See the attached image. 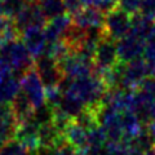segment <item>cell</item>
I'll return each mask as SVG.
<instances>
[{
    "instance_id": "1",
    "label": "cell",
    "mask_w": 155,
    "mask_h": 155,
    "mask_svg": "<svg viewBox=\"0 0 155 155\" xmlns=\"http://www.w3.org/2000/svg\"><path fill=\"white\" fill-rule=\"evenodd\" d=\"M60 89L64 92H72L85 104L89 110H96L102 102L104 97L107 92L105 81L98 74L93 72L92 75L79 78V79H69L64 78L60 84Z\"/></svg>"
},
{
    "instance_id": "2",
    "label": "cell",
    "mask_w": 155,
    "mask_h": 155,
    "mask_svg": "<svg viewBox=\"0 0 155 155\" xmlns=\"http://www.w3.org/2000/svg\"><path fill=\"white\" fill-rule=\"evenodd\" d=\"M0 56L11 67V70L22 79L27 71L34 69V57L28 53L22 40H12L0 45Z\"/></svg>"
},
{
    "instance_id": "3",
    "label": "cell",
    "mask_w": 155,
    "mask_h": 155,
    "mask_svg": "<svg viewBox=\"0 0 155 155\" xmlns=\"http://www.w3.org/2000/svg\"><path fill=\"white\" fill-rule=\"evenodd\" d=\"M34 69L40 78V80L43 81L45 89L60 87L65 78L60 62L48 56H41L36 58L34 61Z\"/></svg>"
},
{
    "instance_id": "4",
    "label": "cell",
    "mask_w": 155,
    "mask_h": 155,
    "mask_svg": "<svg viewBox=\"0 0 155 155\" xmlns=\"http://www.w3.org/2000/svg\"><path fill=\"white\" fill-rule=\"evenodd\" d=\"M130 21L132 16L122 9H115L105 16L104 35L113 41H119L130 32Z\"/></svg>"
},
{
    "instance_id": "5",
    "label": "cell",
    "mask_w": 155,
    "mask_h": 155,
    "mask_svg": "<svg viewBox=\"0 0 155 155\" xmlns=\"http://www.w3.org/2000/svg\"><path fill=\"white\" fill-rule=\"evenodd\" d=\"M93 64H94V72L98 75L105 71L114 69L119 64L116 41L110 40L107 38H104L96 48Z\"/></svg>"
},
{
    "instance_id": "6",
    "label": "cell",
    "mask_w": 155,
    "mask_h": 155,
    "mask_svg": "<svg viewBox=\"0 0 155 155\" xmlns=\"http://www.w3.org/2000/svg\"><path fill=\"white\" fill-rule=\"evenodd\" d=\"M21 91L35 109L45 104V87L35 69L27 71L21 79Z\"/></svg>"
},
{
    "instance_id": "7",
    "label": "cell",
    "mask_w": 155,
    "mask_h": 155,
    "mask_svg": "<svg viewBox=\"0 0 155 155\" xmlns=\"http://www.w3.org/2000/svg\"><path fill=\"white\" fill-rule=\"evenodd\" d=\"M13 21L19 34L31 30V28H44L48 23L44 14L39 8L38 2H30L27 7L19 13V16Z\"/></svg>"
},
{
    "instance_id": "8",
    "label": "cell",
    "mask_w": 155,
    "mask_h": 155,
    "mask_svg": "<svg viewBox=\"0 0 155 155\" xmlns=\"http://www.w3.org/2000/svg\"><path fill=\"white\" fill-rule=\"evenodd\" d=\"M116 48H118L119 62L128 64V62L143 57L145 49H146V41L128 34L125 38L116 41Z\"/></svg>"
},
{
    "instance_id": "9",
    "label": "cell",
    "mask_w": 155,
    "mask_h": 155,
    "mask_svg": "<svg viewBox=\"0 0 155 155\" xmlns=\"http://www.w3.org/2000/svg\"><path fill=\"white\" fill-rule=\"evenodd\" d=\"M39 129H40V127L32 119H30L27 122H23L17 125L14 138L21 142L30 151H35V150L40 147V143H39Z\"/></svg>"
},
{
    "instance_id": "10",
    "label": "cell",
    "mask_w": 155,
    "mask_h": 155,
    "mask_svg": "<svg viewBox=\"0 0 155 155\" xmlns=\"http://www.w3.org/2000/svg\"><path fill=\"white\" fill-rule=\"evenodd\" d=\"M21 40L28 53L34 57V60L44 54L47 48V38L44 34V28H31V30L22 32Z\"/></svg>"
},
{
    "instance_id": "11",
    "label": "cell",
    "mask_w": 155,
    "mask_h": 155,
    "mask_svg": "<svg viewBox=\"0 0 155 155\" xmlns=\"http://www.w3.org/2000/svg\"><path fill=\"white\" fill-rule=\"evenodd\" d=\"M104 22H105V14L92 7H85L72 17V23L76 27L81 28V30L104 28Z\"/></svg>"
},
{
    "instance_id": "12",
    "label": "cell",
    "mask_w": 155,
    "mask_h": 155,
    "mask_svg": "<svg viewBox=\"0 0 155 155\" xmlns=\"http://www.w3.org/2000/svg\"><path fill=\"white\" fill-rule=\"evenodd\" d=\"M72 26V17L69 14L54 18L49 21L44 27V34L47 38V43H56L60 40H64L67 31Z\"/></svg>"
},
{
    "instance_id": "13",
    "label": "cell",
    "mask_w": 155,
    "mask_h": 155,
    "mask_svg": "<svg viewBox=\"0 0 155 155\" xmlns=\"http://www.w3.org/2000/svg\"><path fill=\"white\" fill-rule=\"evenodd\" d=\"M88 109L85 106V104L81 101L76 94H74L72 92H64L62 93V100L61 104L58 106L57 110H60L62 114H65L67 118H70L71 120L76 119L81 113Z\"/></svg>"
},
{
    "instance_id": "14",
    "label": "cell",
    "mask_w": 155,
    "mask_h": 155,
    "mask_svg": "<svg viewBox=\"0 0 155 155\" xmlns=\"http://www.w3.org/2000/svg\"><path fill=\"white\" fill-rule=\"evenodd\" d=\"M64 138L76 151H81V150L88 149V130L83 127H80L79 124H76L74 120L65 129Z\"/></svg>"
},
{
    "instance_id": "15",
    "label": "cell",
    "mask_w": 155,
    "mask_h": 155,
    "mask_svg": "<svg viewBox=\"0 0 155 155\" xmlns=\"http://www.w3.org/2000/svg\"><path fill=\"white\" fill-rule=\"evenodd\" d=\"M19 92H21V78L14 72L0 79V104L11 105Z\"/></svg>"
},
{
    "instance_id": "16",
    "label": "cell",
    "mask_w": 155,
    "mask_h": 155,
    "mask_svg": "<svg viewBox=\"0 0 155 155\" xmlns=\"http://www.w3.org/2000/svg\"><path fill=\"white\" fill-rule=\"evenodd\" d=\"M11 109H12V113L14 115V119H16L17 124H21L23 122L30 120L34 115V111H35V107L28 101L27 97L22 93V91L12 101Z\"/></svg>"
},
{
    "instance_id": "17",
    "label": "cell",
    "mask_w": 155,
    "mask_h": 155,
    "mask_svg": "<svg viewBox=\"0 0 155 155\" xmlns=\"http://www.w3.org/2000/svg\"><path fill=\"white\" fill-rule=\"evenodd\" d=\"M154 19L142 13H137L132 16V21H130V35L141 39V40L146 41L149 40L150 35H151L153 27H154Z\"/></svg>"
},
{
    "instance_id": "18",
    "label": "cell",
    "mask_w": 155,
    "mask_h": 155,
    "mask_svg": "<svg viewBox=\"0 0 155 155\" xmlns=\"http://www.w3.org/2000/svg\"><path fill=\"white\" fill-rule=\"evenodd\" d=\"M64 142H66L64 134L56 128V125L53 123L43 125L39 129V143H40V147L49 150L60 146Z\"/></svg>"
},
{
    "instance_id": "19",
    "label": "cell",
    "mask_w": 155,
    "mask_h": 155,
    "mask_svg": "<svg viewBox=\"0 0 155 155\" xmlns=\"http://www.w3.org/2000/svg\"><path fill=\"white\" fill-rule=\"evenodd\" d=\"M38 4L48 22L66 14L64 0H39Z\"/></svg>"
},
{
    "instance_id": "20",
    "label": "cell",
    "mask_w": 155,
    "mask_h": 155,
    "mask_svg": "<svg viewBox=\"0 0 155 155\" xmlns=\"http://www.w3.org/2000/svg\"><path fill=\"white\" fill-rule=\"evenodd\" d=\"M53 115H54V110H53L51 106L44 104L43 106H40V107L35 109L31 119L39 125V127H43V125L51 124L53 122Z\"/></svg>"
},
{
    "instance_id": "21",
    "label": "cell",
    "mask_w": 155,
    "mask_h": 155,
    "mask_svg": "<svg viewBox=\"0 0 155 155\" xmlns=\"http://www.w3.org/2000/svg\"><path fill=\"white\" fill-rule=\"evenodd\" d=\"M0 155H30V150L16 138H12L0 147Z\"/></svg>"
},
{
    "instance_id": "22",
    "label": "cell",
    "mask_w": 155,
    "mask_h": 155,
    "mask_svg": "<svg viewBox=\"0 0 155 155\" xmlns=\"http://www.w3.org/2000/svg\"><path fill=\"white\" fill-rule=\"evenodd\" d=\"M89 7L97 9L106 16L119 8V0H91Z\"/></svg>"
},
{
    "instance_id": "23",
    "label": "cell",
    "mask_w": 155,
    "mask_h": 155,
    "mask_svg": "<svg viewBox=\"0 0 155 155\" xmlns=\"http://www.w3.org/2000/svg\"><path fill=\"white\" fill-rule=\"evenodd\" d=\"M17 122L12 113L11 105L0 104V128L4 127H17Z\"/></svg>"
},
{
    "instance_id": "24",
    "label": "cell",
    "mask_w": 155,
    "mask_h": 155,
    "mask_svg": "<svg viewBox=\"0 0 155 155\" xmlns=\"http://www.w3.org/2000/svg\"><path fill=\"white\" fill-rule=\"evenodd\" d=\"M143 0H119V9H122L129 16L140 13Z\"/></svg>"
},
{
    "instance_id": "25",
    "label": "cell",
    "mask_w": 155,
    "mask_h": 155,
    "mask_svg": "<svg viewBox=\"0 0 155 155\" xmlns=\"http://www.w3.org/2000/svg\"><path fill=\"white\" fill-rule=\"evenodd\" d=\"M64 3H65L66 14H69L70 17H74L81 9L85 8L83 0H64Z\"/></svg>"
},
{
    "instance_id": "26",
    "label": "cell",
    "mask_w": 155,
    "mask_h": 155,
    "mask_svg": "<svg viewBox=\"0 0 155 155\" xmlns=\"http://www.w3.org/2000/svg\"><path fill=\"white\" fill-rule=\"evenodd\" d=\"M45 155H76V150L72 146H70L67 142H64L54 149L47 150Z\"/></svg>"
},
{
    "instance_id": "27",
    "label": "cell",
    "mask_w": 155,
    "mask_h": 155,
    "mask_svg": "<svg viewBox=\"0 0 155 155\" xmlns=\"http://www.w3.org/2000/svg\"><path fill=\"white\" fill-rule=\"evenodd\" d=\"M140 13L153 18L155 21V0H143Z\"/></svg>"
},
{
    "instance_id": "28",
    "label": "cell",
    "mask_w": 155,
    "mask_h": 155,
    "mask_svg": "<svg viewBox=\"0 0 155 155\" xmlns=\"http://www.w3.org/2000/svg\"><path fill=\"white\" fill-rule=\"evenodd\" d=\"M107 147V146H106ZM105 150H92V149H87V150H81V151H76V155H104Z\"/></svg>"
},
{
    "instance_id": "29",
    "label": "cell",
    "mask_w": 155,
    "mask_h": 155,
    "mask_svg": "<svg viewBox=\"0 0 155 155\" xmlns=\"http://www.w3.org/2000/svg\"><path fill=\"white\" fill-rule=\"evenodd\" d=\"M146 129H147V133L149 136L151 137L153 142L155 143V118H153V120L146 125Z\"/></svg>"
},
{
    "instance_id": "30",
    "label": "cell",
    "mask_w": 155,
    "mask_h": 155,
    "mask_svg": "<svg viewBox=\"0 0 155 155\" xmlns=\"http://www.w3.org/2000/svg\"><path fill=\"white\" fill-rule=\"evenodd\" d=\"M147 43H151V44H155V22H154V27H153V31H151V35H150Z\"/></svg>"
},
{
    "instance_id": "31",
    "label": "cell",
    "mask_w": 155,
    "mask_h": 155,
    "mask_svg": "<svg viewBox=\"0 0 155 155\" xmlns=\"http://www.w3.org/2000/svg\"><path fill=\"white\" fill-rule=\"evenodd\" d=\"M30 2H39V0H30Z\"/></svg>"
},
{
    "instance_id": "32",
    "label": "cell",
    "mask_w": 155,
    "mask_h": 155,
    "mask_svg": "<svg viewBox=\"0 0 155 155\" xmlns=\"http://www.w3.org/2000/svg\"><path fill=\"white\" fill-rule=\"evenodd\" d=\"M154 149H155V146H154Z\"/></svg>"
}]
</instances>
